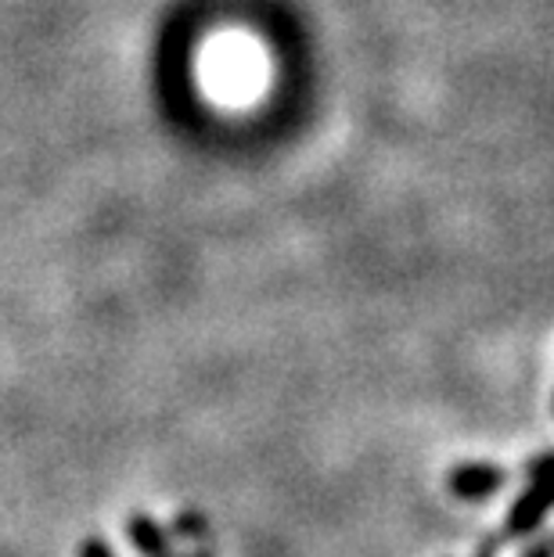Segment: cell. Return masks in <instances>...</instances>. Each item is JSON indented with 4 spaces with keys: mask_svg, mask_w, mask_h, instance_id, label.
I'll return each mask as SVG.
<instances>
[{
    "mask_svg": "<svg viewBox=\"0 0 554 557\" xmlns=\"http://www.w3.org/2000/svg\"><path fill=\"white\" fill-rule=\"evenodd\" d=\"M547 504H554V460H547V465H540V482H537V490L529 493L522 504H518V511H515V518H512V529H529V525H537Z\"/></svg>",
    "mask_w": 554,
    "mask_h": 557,
    "instance_id": "1",
    "label": "cell"
},
{
    "mask_svg": "<svg viewBox=\"0 0 554 557\" xmlns=\"http://www.w3.org/2000/svg\"><path fill=\"white\" fill-rule=\"evenodd\" d=\"M497 485V471H487V468H468L461 475L454 479V490L461 496H482Z\"/></svg>",
    "mask_w": 554,
    "mask_h": 557,
    "instance_id": "2",
    "label": "cell"
}]
</instances>
